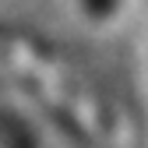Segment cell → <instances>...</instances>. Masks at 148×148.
Segmentation results:
<instances>
[{
    "instance_id": "6da1fadb",
    "label": "cell",
    "mask_w": 148,
    "mask_h": 148,
    "mask_svg": "<svg viewBox=\"0 0 148 148\" xmlns=\"http://www.w3.org/2000/svg\"><path fill=\"white\" fill-rule=\"evenodd\" d=\"M0 88L28 99L85 148H131L134 127L113 95L42 39L0 28Z\"/></svg>"
},
{
    "instance_id": "7a4b0ae2",
    "label": "cell",
    "mask_w": 148,
    "mask_h": 148,
    "mask_svg": "<svg viewBox=\"0 0 148 148\" xmlns=\"http://www.w3.org/2000/svg\"><path fill=\"white\" fill-rule=\"evenodd\" d=\"M0 148H39L28 127L18 120L7 106H0Z\"/></svg>"
},
{
    "instance_id": "3957f363",
    "label": "cell",
    "mask_w": 148,
    "mask_h": 148,
    "mask_svg": "<svg viewBox=\"0 0 148 148\" xmlns=\"http://www.w3.org/2000/svg\"><path fill=\"white\" fill-rule=\"evenodd\" d=\"M81 11L92 18V21H106V18H113L116 0H81Z\"/></svg>"
}]
</instances>
